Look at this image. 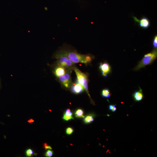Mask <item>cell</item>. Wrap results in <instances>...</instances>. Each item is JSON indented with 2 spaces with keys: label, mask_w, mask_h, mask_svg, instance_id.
I'll return each mask as SVG.
<instances>
[{
  "label": "cell",
  "mask_w": 157,
  "mask_h": 157,
  "mask_svg": "<svg viewBox=\"0 0 157 157\" xmlns=\"http://www.w3.org/2000/svg\"><path fill=\"white\" fill-rule=\"evenodd\" d=\"M65 57L74 63H82L87 64L91 62L94 58L90 54H82L76 51L62 50L55 55V58H58L61 57Z\"/></svg>",
  "instance_id": "obj_1"
},
{
  "label": "cell",
  "mask_w": 157,
  "mask_h": 157,
  "mask_svg": "<svg viewBox=\"0 0 157 157\" xmlns=\"http://www.w3.org/2000/svg\"><path fill=\"white\" fill-rule=\"evenodd\" d=\"M157 48L154 49L151 52L145 54L142 59L139 61L138 65L134 68L135 71L138 70L151 64L156 58Z\"/></svg>",
  "instance_id": "obj_2"
},
{
  "label": "cell",
  "mask_w": 157,
  "mask_h": 157,
  "mask_svg": "<svg viewBox=\"0 0 157 157\" xmlns=\"http://www.w3.org/2000/svg\"><path fill=\"white\" fill-rule=\"evenodd\" d=\"M77 76V82L84 88L88 94L91 98L88 88V78L87 74L82 72L77 67H74L73 68Z\"/></svg>",
  "instance_id": "obj_3"
},
{
  "label": "cell",
  "mask_w": 157,
  "mask_h": 157,
  "mask_svg": "<svg viewBox=\"0 0 157 157\" xmlns=\"http://www.w3.org/2000/svg\"><path fill=\"white\" fill-rule=\"evenodd\" d=\"M72 69H67L65 74L58 77L60 82L66 88H69L72 85L71 74Z\"/></svg>",
  "instance_id": "obj_4"
},
{
  "label": "cell",
  "mask_w": 157,
  "mask_h": 157,
  "mask_svg": "<svg viewBox=\"0 0 157 157\" xmlns=\"http://www.w3.org/2000/svg\"><path fill=\"white\" fill-rule=\"evenodd\" d=\"M58 66L63 67L66 69H72L75 63L65 57H61L58 58Z\"/></svg>",
  "instance_id": "obj_5"
},
{
  "label": "cell",
  "mask_w": 157,
  "mask_h": 157,
  "mask_svg": "<svg viewBox=\"0 0 157 157\" xmlns=\"http://www.w3.org/2000/svg\"><path fill=\"white\" fill-rule=\"evenodd\" d=\"M133 17L135 21L138 23L140 27L142 28L146 29L149 26L150 22L147 18L144 17L139 19L135 17Z\"/></svg>",
  "instance_id": "obj_6"
},
{
  "label": "cell",
  "mask_w": 157,
  "mask_h": 157,
  "mask_svg": "<svg viewBox=\"0 0 157 157\" xmlns=\"http://www.w3.org/2000/svg\"><path fill=\"white\" fill-rule=\"evenodd\" d=\"M102 75L106 77L109 74L111 71V68L110 65L106 62L101 63L99 66Z\"/></svg>",
  "instance_id": "obj_7"
},
{
  "label": "cell",
  "mask_w": 157,
  "mask_h": 157,
  "mask_svg": "<svg viewBox=\"0 0 157 157\" xmlns=\"http://www.w3.org/2000/svg\"><path fill=\"white\" fill-rule=\"evenodd\" d=\"M71 87L72 92L76 94H80L85 90L83 87L78 82L73 84Z\"/></svg>",
  "instance_id": "obj_8"
},
{
  "label": "cell",
  "mask_w": 157,
  "mask_h": 157,
  "mask_svg": "<svg viewBox=\"0 0 157 157\" xmlns=\"http://www.w3.org/2000/svg\"><path fill=\"white\" fill-rule=\"evenodd\" d=\"M133 97L136 101L138 102L141 101L144 97L142 89L139 88L138 90L135 91L133 93Z\"/></svg>",
  "instance_id": "obj_9"
},
{
  "label": "cell",
  "mask_w": 157,
  "mask_h": 157,
  "mask_svg": "<svg viewBox=\"0 0 157 157\" xmlns=\"http://www.w3.org/2000/svg\"><path fill=\"white\" fill-rule=\"evenodd\" d=\"M67 69L65 68L58 66L55 69L54 72L55 76L58 77L64 75L66 73Z\"/></svg>",
  "instance_id": "obj_10"
},
{
  "label": "cell",
  "mask_w": 157,
  "mask_h": 157,
  "mask_svg": "<svg viewBox=\"0 0 157 157\" xmlns=\"http://www.w3.org/2000/svg\"><path fill=\"white\" fill-rule=\"evenodd\" d=\"M95 117V115L94 114H89L85 118L84 121L87 124L90 123L94 121Z\"/></svg>",
  "instance_id": "obj_11"
},
{
  "label": "cell",
  "mask_w": 157,
  "mask_h": 157,
  "mask_svg": "<svg viewBox=\"0 0 157 157\" xmlns=\"http://www.w3.org/2000/svg\"><path fill=\"white\" fill-rule=\"evenodd\" d=\"M101 94L103 97L106 98L109 97L111 95L110 90L107 88H105L103 90L101 91Z\"/></svg>",
  "instance_id": "obj_12"
},
{
  "label": "cell",
  "mask_w": 157,
  "mask_h": 157,
  "mask_svg": "<svg viewBox=\"0 0 157 157\" xmlns=\"http://www.w3.org/2000/svg\"><path fill=\"white\" fill-rule=\"evenodd\" d=\"M76 117L78 118L84 117V112L83 110L81 109H77L75 112Z\"/></svg>",
  "instance_id": "obj_13"
},
{
  "label": "cell",
  "mask_w": 157,
  "mask_h": 157,
  "mask_svg": "<svg viewBox=\"0 0 157 157\" xmlns=\"http://www.w3.org/2000/svg\"><path fill=\"white\" fill-rule=\"evenodd\" d=\"M26 155L27 157H31L34 155L36 156V153L31 149L29 148L27 149L25 151Z\"/></svg>",
  "instance_id": "obj_14"
},
{
  "label": "cell",
  "mask_w": 157,
  "mask_h": 157,
  "mask_svg": "<svg viewBox=\"0 0 157 157\" xmlns=\"http://www.w3.org/2000/svg\"><path fill=\"white\" fill-rule=\"evenodd\" d=\"M152 44L154 49L157 48V35H156L153 38L152 41Z\"/></svg>",
  "instance_id": "obj_15"
},
{
  "label": "cell",
  "mask_w": 157,
  "mask_h": 157,
  "mask_svg": "<svg viewBox=\"0 0 157 157\" xmlns=\"http://www.w3.org/2000/svg\"><path fill=\"white\" fill-rule=\"evenodd\" d=\"M53 154V151L51 150H48L45 154V156L46 157H50L52 156Z\"/></svg>",
  "instance_id": "obj_16"
},
{
  "label": "cell",
  "mask_w": 157,
  "mask_h": 157,
  "mask_svg": "<svg viewBox=\"0 0 157 157\" xmlns=\"http://www.w3.org/2000/svg\"><path fill=\"white\" fill-rule=\"evenodd\" d=\"M63 119L66 121H68L72 119H74L72 116H68L66 115L65 113L63 115Z\"/></svg>",
  "instance_id": "obj_17"
},
{
  "label": "cell",
  "mask_w": 157,
  "mask_h": 157,
  "mask_svg": "<svg viewBox=\"0 0 157 157\" xmlns=\"http://www.w3.org/2000/svg\"><path fill=\"white\" fill-rule=\"evenodd\" d=\"M109 109L113 112H114L117 110V108L114 105H110L109 106Z\"/></svg>",
  "instance_id": "obj_18"
},
{
  "label": "cell",
  "mask_w": 157,
  "mask_h": 157,
  "mask_svg": "<svg viewBox=\"0 0 157 157\" xmlns=\"http://www.w3.org/2000/svg\"><path fill=\"white\" fill-rule=\"evenodd\" d=\"M73 131L74 129L71 127H68L66 130V133L68 135L71 134Z\"/></svg>",
  "instance_id": "obj_19"
},
{
  "label": "cell",
  "mask_w": 157,
  "mask_h": 157,
  "mask_svg": "<svg viewBox=\"0 0 157 157\" xmlns=\"http://www.w3.org/2000/svg\"><path fill=\"white\" fill-rule=\"evenodd\" d=\"M65 114L68 116H72V113L70 109H67L65 111Z\"/></svg>",
  "instance_id": "obj_20"
},
{
  "label": "cell",
  "mask_w": 157,
  "mask_h": 157,
  "mask_svg": "<svg viewBox=\"0 0 157 157\" xmlns=\"http://www.w3.org/2000/svg\"><path fill=\"white\" fill-rule=\"evenodd\" d=\"M43 147L45 149H52V148L50 146L48 145L46 143H45L43 144Z\"/></svg>",
  "instance_id": "obj_21"
},
{
  "label": "cell",
  "mask_w": 157,
  "mask_h": 157,
  "mask_svg": "<svg viewBox=\"0 0 157 157\" xmlns=\"http://www.w3.org/2000/svg\"><path fill=\"white\" fill-rule=\"evenodd\" d=\"M27 122L29 123H32L34 122V120L33 119L31 118L28 120Z\"/></svg>",
  "instance_id": "obj_22"
}]
</instances>
